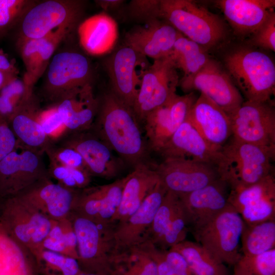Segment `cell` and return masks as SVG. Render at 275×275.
I'll list each match as a JSON object with an SVG mask.
<instances>
[{
  "instance_id": "obj_3",
  "label": "cell",
  "mask_w": 275,
  "mask_h": 275,
  "mask_svg": "<svg viewBox=\"0 0 275 275\" xmlns=\"http://www.w3.org/2000/svg\"><path fill=\"white\" fill-rule=\"evenodd\" d=\"M221 149L216 169L230 189L249 186L274 175L275 150L231 136Z\"/></svg>"
},
{
  "instance_id": "obj_51",
  "label": "cell",
  "mask_w": 275,
  "mask_h": 275,
  "mask_svg": "<svg viewBox=\"0 0 275 275\" xmlns=\"http://www.w3.org/2000/svg\"><path fill=\"white\" fill-rule=\"evenodd\" d=\"M98 5L104 10L112 9L119 6L123 1L119 0L97 1Z\"/></svg>"
},
{
  "instance_id": "obj_11",
  "label": "cell",
  "mask_w": 275,
  "mask_h": 275,
  "mask_svg": "<svg viewBox=\"0 0 275 275\" xmlns=\"http://www.w3.org/2000/svg\"><path fill=\"white\" fill-rule=\"evenodd\" d=\"M177 68L171 55L154 60L143 77L132 107L139 121L176 94L179 83Z\"/></svg>"
},
{
  "instance_id": "obj_30",
  "label": "cell",
  "mask_w": 275,
  "mask_h": 275,
  "mask_svg": "<svg viewBox=\"0 0 275 275\" xmlns=\"http://www.w3.org/2000/svg\"><path fill=\"white\" fill-rule=\"evenodd\" d=\"M79 43L92 56H101L114 48L118 36L116 21L105 13L85 19L78 27Z\"/></svg>"
},
{
  "instance_id": "obj_29",
  "label": "cell",
  "mask_w": 275,
  "mask_h": 275,
  "mask_svg": "<svg viewBox=\"0 0 275 275\" xmlns=\"http://www.w3.org/2000/svg\"><path fill=\"white\" fill-rule=\"evenodd\" d=\"M119 207L112 224L116 225L128 218L140 206L160 182L154 168L142 164L126 176Z\"/></svg>"
},
{
  "instance_id": "obj_10",
  "label": "cell",
  "mask_w": 275,
  "mask_h": 275,
  "mask_svg": "<svg viewBox=\"0 0 275 275\" xmlns=\"http://www.w3.org/2000/svg\"><path fill=\"white\" fill-rule=\"evenodd\" d=\"M49 177L42 153L19 145L0 160V201Z\"/></svg>"
},
{
  "instance_id": "obj_41",
  "label": "cell",
  "mask_w": 275,
  "mask_h": 275,
  "mask_svg": "<svg viewBox=\"0 0 275 275\" xmlns=\"http://www.w3.org/2000/svg\"><path fill=\"white\" fill-rule=\"evenodd\" d=\"M232 275H275V249L254 256L242 255Z\"/></svg>"
},
{
  "instance_id": "obj_28",
  "label": "cell",
  "mask_w": 275,
  "mask_h": 275,
  "mask_svg": "<svg viewBox=\"0 0 275 275\" xmlns=\"http://www.w3.org/2000/svg\"><path fill=\"white\" fill-rule=\"evenodd\" d=\"M42 112L39 100L33 94L9 124L19 145L43 153L52 144L40 123Z\"/></svg>"
},
{
  "instance_id": "obj_39",
  "label": "cell",
  "mask_w": 275,
  "mask_h": 275,
  "mask_svg": "<svg viewBox=\"0 0 275 275\" xmlns=\"http://www.w3.org/2000/svg\"><path fill=\"white\" fill-rule=\"evenodd\" d=\"M33 94L23 78H15L0 90V117L9 123Z\"/></svg>"
},
{
  "instance_id": "obj_8",
  "label": "cell",
  "mask_w": 275,
  "mask_h": 275,
  "mask_svg": "<svg viewBox=\"0 0 275 275\" xmlns=\"http://www.w3.org/2000/svg\"><path fill=\"white\" fill-rule=\"evenodd\" d=\"M84 3L75 0H48L34 5L19 23L17 41L42 38L64 25L77 24Z\"/></svg>"
},
{
  "instance_id": "obj_48",
  "label": "cell",
  "mask_w": 275,
  "mask_h": 275,
  "mask_svg": "<svg viewBox=\"0 0 275 275\" xmlns=\"http://www.w3.org/2000/svg\"><path fill=\"white\" fill-rule=\"evenodd\" d=\"M130 9L134 16L147 21L160 18V1H132L130 3Z\"/></svg>"
},
{
  "instance_id": "obj_27",
  "label": "cell",
  "mask_w": 275,
  "mask_h": 275,
  "mask_svg": "<svg viewBox=\"0 0 275 275\" xmlns=\"http://www.w3.org/2000/svg\"><path fill=\"white\" fill-rule=\"evenodd\" d=\"M187 119L209 144L218 149L232 135L228 114L203 94L197 98Z\"/></svg>"
},
{
  "instance_id": "obj_50",
  "label": "cell",
  "mask_w": 275,
  "mask_h": 275,
  "mask_svg": "<svg viewBox=\"0 0 275 275\" xmlns=\"http://www.w3.org/2000/svg\"><path fill=\"white\" fill-rule=\"evenodd\" d=\"M18 77V73L0 70V90Z\"/></svg>"
},
{
  "instance_id": "obj_20",
  "label": "cell",
  "mask_w": 275,
  "mask_h": 275,
  "mask_svg": "<svg viewBox=\"0 0 275 275\" xmlns=\"http://www.w3.org/2000/svg\"><path fill=\"white\" fill-rule=\"evenodd\" d=\"M126 179L78 190L72 212L99 224H112Z\"/></svg>"
},
{
  "instance_id": "obj_19",
  "label": "cell",
  "mask_w": 275,
  "mask_h": 275,
  "mask_svg": "<svg viewBox=\"0 0 275 275\" xmlns=\"http://www.w3.org/2000/svg\"><path fill=\"white\" fill-rule=\"evenodd\" d=\"M167 191L160 181L136 210L124 221L114 225L116 255L144 242Z\"/></svg>"
},
{
  "instance_id": "obj_24",
  "label": "cell",
  "mask_w": 275,
  "mask_h": 275,
  "mask_svg": "<svg viewBox=\"0 0 275 275\" xmlns=\"http://www.w3.org/2000/svg\"><path fill=\"white\" fill-rule=\"evenodd\" d=\"M159 153L163 158H182L216 168L221 149L209 144L186 119Z\"/></svg>"
},
{
  "instance_id": "obj_2",
  "label": "cell",
  "mask_w": 275,
  "mask_h": 275,
  "mask_svg": "<svg viewBox=\"0 0 275 275\" xmlns=\"http://www.w3.org/2000/svg\"><path fill=\"white\" fill-rule=\"evenodd\" d=\"M223 63L234 84L246 100L273 101L275 65L267 53L248 44L241 45L226 53Z\"/></svg>"
},
{
  "instance_id": "obj_40",
  "label": "cell",
  "mask_w": 275,
  "mask_h": 275,
  "mask_svg": "<svg viewBox=\"0 0 275 275\" xmlns=\"http://www.w3.org/2000/svg\"><path fill=\"white\" fill-rule=\"evenodd\" d=\"M77 25L70 24L62 25L45 37L39 39L34 76L35 84L46 71L59 44L67 38Z\"/></svg>"
},
{
  "instance_id": "obj_13",
  "label": "cell",
  "mask_w": 275,
  "mask_h": 275,
  "mask_svg": "<svg viewBox=\"0 0 275 275\" xmlns=\"http://www.w3.org/2000/svg\"><path fill=\"white\" fill-rule=\"evenodd\" d=\"M46 70L44 92L54 102L73 89L91 84L90 62L77 51L64 50L54 54Z\"/></svg>"
},
{
  "instance_id": "obj_12",
  "label": "cell",
  "mask_w": 275,
  "mask_h": 275,
  "mask_svg": "<svg viewBox=\"0 0 275 275\" xmlns=\"http://www.w3.org/2000/svg\"><path fill=\"white\" fill-rule=\"evenodd\" d=\"M179 83L182 90L186 93L199 91L228 116L244 101L242 95L224 67L211 58L197 73L182 78Z\"/></svg>"
},
{
  "instance_id": "obj_44",
  "label": "cell",
  "mask_w": 275,
  "mask_h": 275,
  "mask_svg": "<svg viewBox=\"0 0 275 275\" xmlns=\"http://www.w3.org/2000/svg\"><path fill=\"white\" fill-rule=\"evenodd\" d=\"M136 247L153 261L158 275H194L186 261L177 263L167 261L163 257L160 249L149 242L144 241Z\"/></svg>"
},
{
  "instance_id": "obj_32",
  "label": "cell",
  "mask_w": 275,
  "mask_h": 275,
  "mask_svg": "<svg viewBox=\"0 0 275 275\" xmlns=\"http://www.w3.org/2000/svg\"><path fill=\"white\" fill-rule=\"evenodd\" d=\"M171 249L182 255L194 275H230L226 265L197 242L185 240Z\"/></svg>"
},
{
  "instance_id": "obj_17",
  "label": "cell",
  "mask_w": 275,
  "mask_h": 275,
  "mask_svg": "<svg viewBox=\"0 0 275 275\" xmlns=\"http://www.w3.org/2000/svg\"><path fill=\"white\" fill-rule=\"evenodd\" d=\"M228 202L246 225L275 219L274 175L249 186L230 189Z\"/></svg>"
},
{
  "instance_id": "obj_43",
  "label": "cell",
  "mask_w": 275,
  "mask_h": 275,
  "mask_svg": "<svg viewBox=\"0 0 275 275\" xmlns=\"http://www.w3.org/2000/svg\"><path fill=\"white\" fill-rule=\"evenodd\" d=\"M36 3L31 0H0V37L18 25Z\"/></svg>"
},
{
  "instance_id": "obj_4",
  "label": "cell",
  "mask_w": 275,
  "mask_h": 275,
  "mask_svg": "<svg viewBox=\"0 0 275 275\" xmlns=\"http://www.w3.org/2000/svg\"><path fill=\"white\" fill-rule=\"evenodd\" d=\"M160 17L208 51L219 47L228 38L224 20L191 1H160Z\"/></svg>"
},
{
  "instance_id": "obj_5",
  "label": "cell",
  "mask_w": 275,
  "mask_h": 275,
  "mask_svg": "<svg viewBox=\"0 0 275 275\" xmlns=\"http://www.w3.org/2000/svg\"><path fill=\"white\" fill-rule=\"evenodd\" d=\"M77 239L82 271L109 275L116 256L113 224H102L72 212L69 216Z\"/></svg>"
},
{
  "instance_id": "obj_15",
  "label": "cell",
  "mask_w": 275,
  "mask_h": 275,
  "mask_svg": "<svg viewBox=\"0 0 275 275\" xmlns=\"http://www.w3.org/2000/svg\"><path fill=\"white\" fill-rule=\"evenodd\" d=\"M197 98L194 92L182 96L176 94L146 116L143 122L149 150L159 153L186 120Z\"/></svg>"
},
{
  "instance_id": "obj_33",
  "label": "cell",
  "mask_w": 275,
  "mask_h": 275,
  "mask_svg": "<svg viewBox=\"0 0 275 275\" xmlns=\"http://www.w3.org/2000/svg\"><path fill=\"white\" fill-rule=\"evenodd\" d=\"M183 210L179 196L167 191L154 216L144 241L159 247L164 237Z\"/></svg>"
},
{
  "instance_id": "obj_14",
  "label": "cell",
  "mask_w": 275,
  "mask_h": 275,
  "mask_svg": "<svg viewBox=\"0 0 275 275\" xmlns=\"http://www.w3.org/2000/svg\"><path fill=\"white\" fill-rule=\"evenodd\" d=\"M147 57L126 45L109 59L107 69L115 96L132 108L144 74L150 66Z\"/></svg>"
},
{
  "instance_id": "obj_16",
  "label": "cell",
  "mask_w": 275,
  "mask_h": 275,
  "mask_svg": "<svg viewBox=\"0 0 275 275\" xmlns=\"http://www.w3.org/2000/svg\"><path fill=\"white\" fill-rule=\"evenodd\" d=\"M154 169L167 190L178 195L201 188L219 178L215 167L182 158H163Z\"/></svg>"
},
{
  "instance_id": "obj_49",
  "label": "cell",
  "mask_w": 275,
  "mask_h": 275,
  "mask_svg": "<svg viewBox=\"0 0 275 275\" xmlns=\"http://www.w3.org/2000/svg\"><path fill=\"white\" fill-rule=\"evenodd\" d=\"M18 146V142L8 122L0 117V160Z\"/></svg>"
},
{
  "instance_id": "obj_52",
  "label": "cell",
  "mask_w": 275,
  "mask_h": 275,
  "mask_svg": "<svg viewBox=\"0 0 275 275\" xmlns=\"http://www.w3.org/2000/svg\"><path fill=\"white\" fill-rule=\"evenodd\" d=\"M78 275H101V274L85 272L81 271Z\"/></svg>"
},
{
  "instance_id": "obj_38",
  "label": "cell",
  "mask_w": 275,
  "mask_h": 275,
  "mask_svg": "<svg viewBox=\"0 0 275 275\" xmlns=\"http://www.w3.org/2000/svg\"><path fill=\"white\" fill-rule=\"evenodd\" d=\"M39 275H78L81 271L77 259L42 249L34 255Z\"/></svg>"
},
{
  "instance_id": "obj_9",
  "label": "cell",
  "mask_w": 275,
  "mask_h": 275,
  "mask_svg": "<svg viewBox=\"0 0 275 275\" xmlns=\"http://www.w3.org/2000/svg\"><path fill=\"white\" fill-rule=\"evenodd\" d=\"M229 117L232 137L243 142L275 150L274 101L246 100Z\"/></svg>"
},
{
  "instance_id": "obj_26",
  "label": "cell",
  "mask_w": 275,
  "mask_h": 275,
  "mask_svg": "<svg viewBox=\"0 0 275 275\" xmlns=\"http://www.w3.org/2000/svg\"><path fill=\"white\" fill-rule=\"evenodd\" d=\"M215 3L234 33L241 38L251 36L274 12V0H218Z\"/></svg>"
},
{
  "instance_id": "obj_23",
  "label": "cell",
  "mask_w": 275,
  "mask_h": 275,
  "mask_svg": "<svg viewBox=\"0 0 275 275\" xmlns=\"http://www.w3.org/2000/svg\"><path fill=\"white\" fill-rule=\"evenodd\" d=\"M54 106L67 131L73 133L91 128L99 107L91 84L75 88L57 101Z\"/></svg>"
},
{
  "instance_id": "obj_53",
  "label": "cell",
  "mask_w": 275,
  "mask_h": 275,
  "mask_svg": "<svg viewBox=\"0 0 275 275\" xmlns=\"http://www.w3.org/2000/svg\"><path fill=\"white\" fill-rule=\"evenodd\" d=\"M5 53H4V52L3 51V50L0 48V56L3 55L4 54H5Z\"/></svg>"
},
{
  "instance_id": "obj_34",
  "label": "cell",
  "mask_w": 275,
  "mask_h": 275,
  "mask_svg": "<svg viewBox=\"0 0 275 275\" xmlns=\"http://www.w3.org/2000/svg\"><path fill=\"white\" fill-rule=\"evenodd\" d=\"M208 51L194 41L179 33L170 54L176 68L186 78L197 73L209 60Z\"/></svg>"
},
{
  "instance_id": "obj_25",
  "label": "cell",
  "mask_w": 275,
  "mask_h": 275,
  "mask_svg": "<svg viewBox=\"0 0 275 275\" xmlns=\"http://www.w3.org/2000/svg\"><path fill=\"white\" fill-rule=\"evenodd\" d=\"M147 22L126 34L125 45L154 60L170 56L179 32L159 18Z\"/></svg>"
},
{
  "instance_id": "obj_22",
  "label": "cell",
  "mask_w": 275,
  "mask_h": 275,
  "mask_svg": "<svg viewBox=\"0 0 275 275\" xmlns=\"http://www.w3.org/2000/svg\"><path fill=\"white\" fill-rule=\"evenodd\" d=\"M78 191L47 177L18 195L51 219L60 221L68 218L72 212Z\"/></svg>"
},
{
  "instance_id": "obj_35",
  "label": "cell",
  "mask_w": 275,
  "mask_h": 275,
  "mask_svg": "<svg viewBox=\"0 0 275 275\" xmlns=\"http://www.w3.org/2000/svg\"><path fill=\"white\" fill-rule=\"evenodd\" d=\"M273 249H275V219L252 225L245 224L241 237L242 255H257Z\"/></svg>"
},
{
  "instance_id": "obj_46",
  "label": "cell",
  "mask_w": 275,
  "mask_h": 275,
  "mask_svg": "<svg viewBox=\"0 0 275 275\" xmlns=\"http://www.w3.org/2000/svg\"><path fill=\"white\" fill-rule=\"evenodd\" d=\"M45 152L49 158L55 160L64 166L88 171L80 154L72 147L63 145L59 147H55L52 145Z\"/></svg>"
},
{
  "instance_id": "obj_21",
  "label": "cell",
  "mask_w": 275,
  "mask_h": 275,
  "mask_svg": "<svg viewBox=\"0 0 275 275\" xmlns=\"http://www.w3.org/2000/svg\"><path fill=\"white\" fill-rule=\"evenodd\" d=\"M230 187L218 178L211 183L188 194L178 195L192 230L200 227L229 204Z\"/></svg>"
},
{
  "instance_id": "obj_7",
  "label": "cell",
  "mask_w": 275,
  "mask_h": 275,
  "mask_svg": "<svg viewBox=\"0 0 275 275\" xmlns=\"http://www.w3.org/2000/svg\"><path fill=\"white\" fill-rule=\"evenodd\" d=\"M0 221L9 234L33 256L43 249L55 221L18 195L0 201Z\"/></svg>"
},
{
  "instance_id": "obj_36",
  "label": "cell",
  "mask_w": 275,
  "mask_h": 275,
  "mask_svg": "<svg viewBox=\"0 0 275 275\" xmlns=\"http://www.w3.org/2000/svg\"><path fill=\"white\" fill-rule=\"evenodd\" d=\"M109 275H158L153 261L137 247L117 254Z\"/></svg>"
},
{
  "instance_id": "obj_31",
  "label": "cell",
  "mask_w": 275,
  "mask_h": 275,
  "mask_svg": "<svg viewBox=\"0 0 275 275\" xmlns=\"http://www.w3.org/2000/svg\"><path fill=\"white\" fill-rule=\"evenodd\" d=\"M0 275H39L33 255L9 234L1 221Z\"/></svg>"
},
{
  "instance_id": "obj_6",
  "label": "cell",
  "mask_w": 275,
  "mask_h": 275,
  "mask_svg": "<svg viewBox=\"0 0 275 275\" xmlns=\"http://www.w3.org/2000/svg\"><path fill=\"white\" fill-rule=\"evenodd\" d=\"M244 225L229 204L192 232L197 242L215 259L226 265L234 266L242 256L241 237Z\"/></svg>"
},
{
  "instance_id": "obj_18",
  "label": "cell",
  "mask_w": 275,
  "mask_h": 275,
  "mask_svg": "<svg viewBox=\"0 0 275 275\" xmlns=\"http://www.w3.org/2000/svg\"><path fill=\"white\" fill-rule=\"evenodd\" d=\"M88 130L72 133L62 145L73 148L80 154L91 176L107 179L117 177L125 163L105 141Z\"/></svg>"
},
{
  "instance_id": "obj_37",
  "label": "cell",
  "mask_w": 275,
  "mask_h": 275,
  "mask_svg": "<svg viewBox=\"0 0 275 275\" xmlns=\"http://www.w3.org/2000/svg\"><path fill=\"white\" fill-rule=\"evenodd\" d=\"M42 248L78 259L77 239L69 217L54 221Z\"/></svg>"
},
{
  "instance_id": "obj_42",
  "label": "cell",
  "mask_w": 275,
  "mask_h": 275,
  "mask_svg": "<svg viewBox=\"0 0 275 275\" xmlns=\"http://www.w3.org/2000/svg\"><path fill=\"white\" fill-rule=\"evenodd\" d=\"M48 173L51 178L68 188L79 190L89 186L91 176L85 170L71 168L49 158Z\"/></svg>"
},
{
  "instance_id": "obj_45",
  "label": "cell",
  "mask_w": 275,
  "mask_h": 275,
  "mask_svg": "<svg viewBox=\"0 0 275 275\" xmlns=\"http://www.w3.org/2000/svg\"><path fill=\"white\" fill-rule=\"evenodd\" d=\"M247 44L266 50H275V13L251 36Z\"/></svg>"
},
{
  "instance_id": "obj_47",
  "label": "cell",
  "mask_w": 275,
  "mask_h": 275,
  "mask_svg": "<svg viewBox=\"0 0 275 275\" xmlns=\"http://www.w3.org/2000/svg\"><path fill=\"white\" fill-rule=\"evenodd\" d=\"M40 123L51 141L67 132L62 119L54 107L46 111H42Z\"/></svg>"
},
{
  "instance_id": "obj_1",
  "label": "cell",
  "mask_w": 275,
  "mask_h": 275,
  "mask_svg": "<svg viewBox=\"0 0 275 275\" xmlns=\"http://www.w3.org/2000/svg\"><path fill=\"white\" fill-rule=\"evenodd\" d=\"M91 128L125 164L134 168L147 164L149 150L139 121L132 108L112 92L99 100L98 112Z\"/></svg>"
}]
</instances>
